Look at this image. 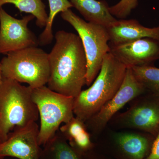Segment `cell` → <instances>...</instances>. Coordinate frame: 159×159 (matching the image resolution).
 Instances as JSON below:
<instances>
[{
	"instance_id": "obj_19",
	"label": "cell",
	"mask_w": 159,
	"mask_h": 159,
	"mask_svg": "<svg viewBox=\"0 0 159 159\" xmlns=\"http://www.w3.org/2000/svg\"><path fill=\"white\" fill-rule=\"evenodd\" d=\"M59 130L61 135L70 142L86 129L85 122L74 116L69 122L60 127Z\"/></svg>"
},
{
	"instance_id": "obj_8",
	"label": "cell",
	"mask_w": 159,
	"mask_h": 159,
	"mask_svg": "<svg viewBox=\"0 0 159 159\" xmlns=\"http://www.w3.org/2000/svg\"><path fill=\"white\" fill-rule=\"evenodd\" d=\"M39 127L32 122L16 127L7 139L0 143V159L10 157L19 159H40L42 152L39 143Z\"/></svg>"
},
{
	"instance_id": "obj_3",
	"label": "cell",
	"mask_w": 159,
	"mask_h": 159,
	"mask_svg": "<svg viewBox=\"0 0 159 159\" xmlns=\"http://www.w3.org/2000/svg\"><path fill=\"white\" fill-rule=\"evenodd\" d=\"M33 89L3 77L0 86V138L2 142L10 131L36 122L39 117L32 97Z\"/></svg>"
},
{
	"instance_id": "obj_10",
	"label": "cell",
	"mask_w": 159,
	"mask_h": 159,
	"mask_svg": "<svg viewBox=\"0 0 159 159\" xmlns=\"http://www.w3.org/2000/svg\"><path fill=\"white\" fill-rule=\"evenodd\" d=\"M110 52L126 67L150 65L159 59V42L145 38L118 45H109Z\"/></svg>"
},
{
	"instance_id": "obj_21",
	"label": "cell",
	"mask_w": 159,
	"mask_h": 159,
	"mask_svg": "<svg viewBox=\"0 0 159 159\" xmlns=\"http://www.w3.org/2000/svg\"><path fill=\"white\" fill-rule=\"evenodd\" d=\"M70 144L73 148H77L81 151L88 150L92 145L89 134L87 130L70 141Z\"/></svg>"
},
{
	"instance_id": "obj_4",
	"label": "cell",
	"mask_w": 159,
	"mask_h": 159,
	"mask_svg": "<svg viewBox=\"0 0 159 159\" xmlns=\"http://www.w3.org/2000/svg\"><path fill=\"white\" fill-rule=\"evenodd\" d=\"M3 77L33 89L46 85L50 76L48 53L31 47L6 54L1 61Z\"/></svg>"
},
{
	"instance_id": "obj_6",
	"label": "cell",
	"mask_w": 159,
	"mask_h": 159,
	"mask_svg": "<svg viewBox=\"0 0 159 159\" xmlns=\"http://www.w3.org/2000/svg\"><path fill=\"white\" fill-rule=\"evenodd\" d=\"M61 16L77 31L82 42L87 61L86 85L89 86L99 74L103 58L110 52L107 30L104 26L84 20L70 9Z\"/></svg>"
},
{
	"instance_id": "obj_23",
	"label": "cell",
	"mask_w": 159,
	"mask_h": 159,
	"mask_svg": "<svg viewBox=\"0 0 159 159\" xmlns=\"http://www.w3.org/2000/svg\"><path fill=\"white\" fill-rule=\"evenodd\" d=\"M3 79L2 71V65H1V61H0V86H1L2 83V82Z\"/></svg>"
},
{
	"instance_id": "obj_14",
	"label": "cell",
	"mask_w": 159,
	"mask_h": 159,
	"mask_svg": "<svg viewBox=\"0 0 159 159\" xmlns=\"http://www.w3.org/2000/svg\"><path fill=\"white\" fill-rule=\"evenodd\" d=\"M115 142L122 152L129 159H145L150 148L149 140L138 134H116Z\"/></svg>"
},
{
	"instance_id": "obj_13",
	"label": "cell",
	"mask_w": 159,
	"mask_h": 159,
	"mask_svg": "<svg viewBox=\"0 0 159 159\" xmlns=\"http://www.w3.org/2000/svg\"><path fill=\"white\" fill-rule=\"evenodd\" d=\"M74 7L88 22L97 24L105 28L111 25L116 19L109 11L105 0H70Z\"/></svg>"
},
{
	"instance_id": "obj_15",
	"label": "cell",
	"mask_w": 159,
	"mask_h": 159,
	"mask_svg": "<svg viewBox=\"0 0 159 159\" xmlns=\"http://www.w3.org/2000/svg\"><path fill=\"white\" fill-rule=\"evenodd\" d=\"M6 4H13L20 12L32 15L36 18V24L38 27H45L48 15L42 0H0V7Z\"/></svg>"
},
{
	"instance_id": "obj_24",
	"label": "cell",
	"mask_w": 159,
	"mask_h": 159,
	"mask_svg": "<svg viewBox=\"0 0 159 159\" xmlns=\"http://www.w3.org/2000/svg\"><path fill=\"white\" fill-rule=\"evenodd\" d=\"M2 142V140H1V138H0V143Z\"/></svg>"
},
{
	"instance_id": "obj_22",
	"label": "cell",
	"mask_w": 159,
	"mask_h": 159,
	"mask_svg": "<svg viewBox=\"0 0 159 159\" xmlns=\"http://www.w3.org/2000/svg\"><path fill=\"white\" fill-rule=\"evenodd\" d=\"M145 159H159V130L150 152Z\"/></svg>"
},
{
	"instance_id": "obj_20",
	"label": "cell",
	"mask_w": 159,
	"mask_h": 159,
	"mask_svg": "<svg viewBox=\"0 0 159 159\" xmlns=\"http://www.w3.org/2000/svg\"><path fill=\"white\" fill-rule=\"evenodd\" d=\"M139 0H120L114 6H110L109 11L115 17L125 19L138 6Z\"/></svg>"
},
{
	"instance_id": "obj_2",
	"label": "cell",
	"mask_w": 159,
	"mask_h": 159,
	"mask_svg": "<svg viewBox=\"0 0 159 159\" xmlns=\"http://www.w3.org/2000/svg\"><path fill=\"white\" fill-rule=\"evenodd\" d=\"M126 69L110 52L107 53L93 83L74 98V116L85 122L96 115L119 90Z\"/></svg>"
},
{
	"instance_id": "obj_5",
	"label": "cell",
	"mask_w": 159,
	"mask_h": 159,
	"mask_svg": "<svg viewBox=\"0 0 159 159\" xmlns=\"http://www.w3.org/2000/svg\"><path fill=\"white\" fill-rule=\"evenodd\" d=\"M32 97L39 113V143L40 146L46 145L60 125L74 116V98L54 92L46 85L33 89Z\"/></svg>"
},
{
	"instance_id": "obj_7",
	"label": "cell",
	"mask_w": 159,
	"mask_h": 159,
	"mask_svg": "<svg viewBox=\"0 0 159 159\" xmlns=\"http://www.w3.org/2000/svg\"><path fill=\"white\" fill-rule=\"evenodd\" d=\"M34 18L29 14L18 19L0 7V54L37 47L39 41L28 28L29 23Z\"/></svg>"
},
{
	"instance_id": "obj_25",
	"label": "cell",
	"mask_w": 159,
	"mask_h": 159,
	"mask_svg": "<svg viewBox=\"0 0 159 159\" xmlns=\"http://www.w3.org/2000/svg\"><path fill=\"white\" fill-rule=\"evenodd\" d=\"M158 41H159V39H158Z\"/></svg>"
},
{
	"instance_id": "obj_16",
	"label": "cell",
	"mask_w": 159,
	"mask_h": 159,
	"mask_svg": "<svg viewBox=\"0 0 159 159\" xmlns=\"http://www.w3.org/2000/svg\"><path fill=\"white\" fill-rule=\"evenodd\" d=\"M50 12L45 29L39 36V43L43 45L51 43L54 39L53 34V23L54 18L60 12H64L73 7L69 0H48Z\"/></svg>"
},
{
	"instance_id": "obj_9",
	"label": "cell",
	"mask_w": 159,
	"mask_h": 159,
	"mask_svg": "<svg viewBox=\"0 0 159 159\" xmlns=\"http://www.w3.org/2000/svg\"><path fill=\"white\" fill-rule=\"evenodd\" d=\"M145 91L143 86L135 77L131 68L127 67L122 85L116 93L86 122L95 130L102 129L120 109Z\"/></svg>"
},
{
	"instance_id": "obj_12",
	"label": "cell",
	"mask_w": 159,
	"mask_h": 159,
	"mask_svg": "<svg viewBox=\"0 0 159 159\" xmlns=\"http://www.w3.org/2000/svg\"><path fill=\"white\" fill-rule=\"evenodd\" d=\"M106 28L109 39V45H118L145 38L159 39V26L147 28L142 25L136 20H116Z\"/></svg>"
},
{
	"instance_id": "obj_11",
	"label": "cell",
	"mask_w": 159,
	"mask_h": 159,
	"mask_svg": "<svg viewBox=\"0 0 159 159\" xmlns=\"http://www.w3.org/2000/svg\"><path fill=\"white\" fill-rule=\"evenodd\" d=\"M119 118L127 127L157 135L159 130V99L137 103Z\"/></svg>"
},
{
	"instance_id": "obj_17",
	"label": "cell",
	"mask_w": 159,
	"mask_h": 159,
	"mask_svg": "<svg viewBox=\"0 0 159 159\" xmlns=\"http://www.w3.org/2000/svg\"><path fill=\"white\" fill-rule=\"evenodd\" d=\"M131 68L135 77L146 90L159 97V68L150 65Z\"/></svg>"
},
{
	"instance_id": "obj_18",
	"label": "cell",
	"mask_w": 159,
	"mask_h": 159,
	"mask_svg": "<svg viewBox=\"0 0 159 159\" xmlns=\"http://www.w3.org/2000/svg\"><path fill=\"white\" fill-rule=\"evenodd\" d=\"M46 145L51 159H80L76 151L66 142L60 133H57Z\"/></svg>"
},
{
	"instance_id": "obj_1",
	"label": "cell",
	"mask_w": 159,
	"mask_h": 159,
	"mask_svg": "<svg viewBox=\"0 0 159 159\" xmlns=\"http://www.w3.org/2000/svg\"><path fill=\"white\" fill-rule=\"evenodd\" d=\"M54 47L48 53L50 76L48 87L75 98L86 83L87 61L79 35L60 30L54 35Z\"/></svg>"
}]
</instances>
